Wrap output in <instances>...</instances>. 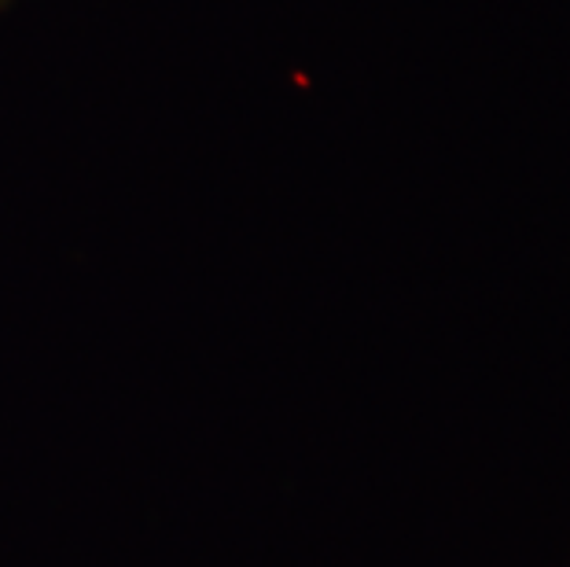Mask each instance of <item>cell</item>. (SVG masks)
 Here are the masks:
<instances>
[{"mask_svg": "<svg viewBox=\"0 0 570 567\" xmlns=\"http://www.w3.org/2000/svg\"><path fill=\"white\" fill-rule=\"evenodd\" d=\"M0 4H8V0H0Z\"/></svg>", "mask_w": 570, "mask_h": 567, "instance_id": "obj_1", "label": "cell"}]
</instances>
